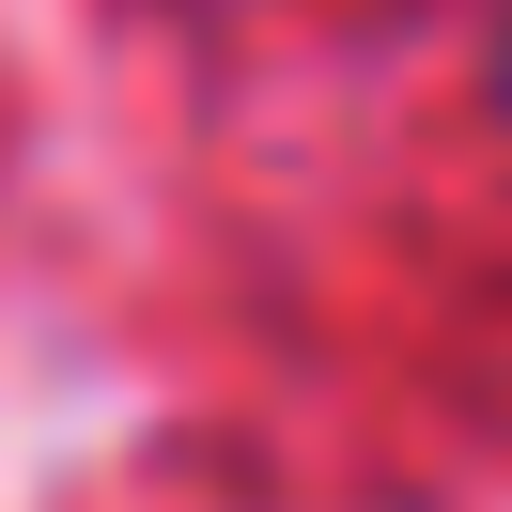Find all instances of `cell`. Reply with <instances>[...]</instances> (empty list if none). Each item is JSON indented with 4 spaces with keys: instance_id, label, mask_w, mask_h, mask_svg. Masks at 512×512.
<instances>
[{
    "instance_id": "obj_1",
    "label": "cell",
    "mask_w": 512,
    "mask_h": 512,
    "mask_svg": "<svg viewBox=\"0 0 512 512\" xmlns=\"http://www.w3.org/2000/svg\"><path fill=\"white\" fill-rule=\"evenodd\" d=\"M481 78H497V109H512V32H497V47H481Z\"/></svg>"
}]
</instances>
